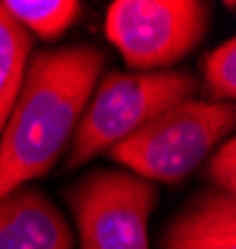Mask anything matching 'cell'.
I'll use <instances>...</instances> for the list:
<instances>
[{
    "label": "cell",
    "mask_w": 236,
    "mask_h": 249,
    "mask_svg": "<svg viewBox=\"0 0 236 249\" xmlns=\"http://www.w3.org/2000/svg\"><path fill=\"white\" fill-rule=\"evenodd\" d=\"M0 249H75V234L45 192L23 184L0 199Z\"/></svg>",
    "instance_id": "6"
},
{
    "label": "cell",
    "mask_w": 236,
    "mask_h": 249,
    "mask_svg": "<svg viewBox=\"0 0 236 249\" xmlns=\"http://www.w3.org/2000/svg\"><path fill=\"white\" fill-rule=\"evenodd\" d=\"M209 102H229L236 97V37H226L221 45L202 57V82Z\"/></svg>",
    "instance_id": "10"
},
{
    "label": "cell",
    "mask_w": 236,
    "mask_h": 249,
    "mask_svg": "<svg viewBox=\"0 0 236 249\" xmlns=\"http://www.w3.org/2000/svg\"><path fill=\"white\" fill-rule=\"evenodd\" d=\"M33 55V35L0 3V132L20 92Z\"/></svg>",
    "instance_id": "8"
},
{
    "label": "cell",
    "mask_w": 236,
    "mask_h": 249,
    "mask_svg": "<svg viewBox=\"0 0 236 249\" xmlns=\"http://www.w3.org/2000/svg\"><path fill=\"white\" fill-rule=\"evenodd\" d=\"M199 90V77L191 70H110L102 80H97L82 110L77 130L67 147L65 167L77 170L102 152H110L115 144L127 140L167 107L197 97Z\"/></svg>",
    "instance_id": "3"
},
{
    "label": "cell",
    "mask_w": 236,
    "mask_h": 249,
    "mask_svg": "<svg viewBox=\"0 0 236 249\" xmlns=\"http://www.w3.org/2000/svg\"><path fill=\"white\" fill-rule=\"evenodd\" d=\"M204 179L211 184V190L236 197V142L226 137L217 150L204 162Z\"/></svg>",
    "instance_id": "11"
},
{
    "label": "cell",
    "mask_w": 236,
    "mask_h": 249,
    "mask_svg": "<svg viewBox=\"0 0 236 249\" xmlns=\"http://www.w3.org/2000/svg\"><path fill=\"white\" fill-rule=\"evenodd\" d=\"M65 202L77 227V249H152L157 184L127 170H92L67 187Z\"/></svg>",
    "instance_id": "5"
},
{
    "label": "cell",
    "mask_w": 236,
    "mask_h": 249,
    "mask_svg": "<svg viewBox=\"0 0 236 249\" xmlns=\"http://www.w3.org/2000/svg\"><path fill=\"white\" fill-rule=\"evenodd\" d=\"M157 249H236V197L211 187L194 192L164 222Z\"/></svg>",
    "instance_id": "7"
},
{
    "label": "cell",
    "mask_w": 236,
    "mask_h": 249,
    "mask_svg": "<svg viewBox=\"0 0 236 249\" xmlns=\"http://www.w3.org/2000/svg\"><path fill=\"white\" fill-rule=\"evenodd\" d=\"M3 8L30 35L55 40L80 18L82 5L75 0H5Z\"/></svg>",
    "instance_id": "9"
},
{
    "label": "cell",
    "mask_w": 236,
    "mask_h": 249,
    "mask_svg": "<svg viewBox=\"0 0 236 249\" xmlns=\"http://www.w3.org/2000/svg\"><path fill=\"white\" fill-rule=\"evenodd\" d=\"M211 5L199 0H115L104 33L132 72L171 70L204 43Z\"/></svg>",
    "instance_id": "4"
},
{
    "label": "cell",
    "mask_w": 236,
    "mask_h": 249,
    "mask_svg": "<svg viewBox=\"0 0 236 249\" xmlns=\"http://www.w3.org/2000/svg\"><path fill=\"white\" fill-rule=\"evenodd\" d=\"M107 55L97 45L37 50L0 132V199L50 175L70 147L82 110L102 77Z\"/></svg>",
    "instance_id": "1"
},
{
    "label": "cell",
    "mask_w": 236,
    "mask_h": 249,
    "mask_svg": "<svg viewBox=\"0 0 236 249\" xmlns=\"http://www.w3.org/2000/svg\"><path fill=\"white\" fill-rule=\"evenodd\" d=\"M234 105L191 97L152 117L107 155L152 184H179L234 137Z\"/></svg>",
    "instance_id": "2"
}]
</instances>
